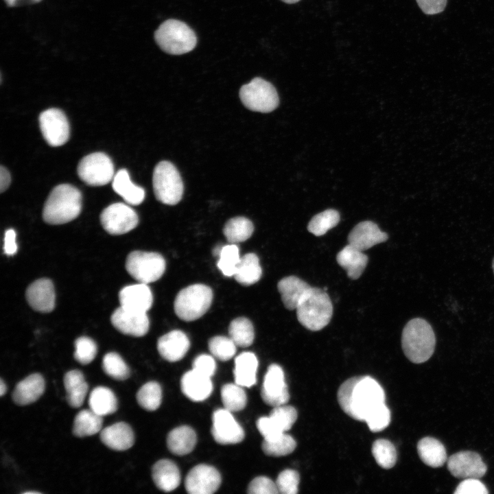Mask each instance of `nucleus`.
I'll return each mask as SVG.
<instances>
[{
  "label": "nucleus",
  "instance_id": "nucleus-1",
  "mask_svg": "<svg viewBox=\"0 0 494 494\" xmlns=\"http://www.w3.org/2000/svg\"><path fill=\"white\" fill-rule=\"evenodd\" d=\"M337 398L341 409L348 416L357 421H364L372 409L385 402V392L373 377L356 376L340 385Z\"/></svg>",
  "mask_w": 494,
  "mask_h": 494
},
{
  "label": "nucleus",
  "instance_id": "nucleus-2",
  "mask_svg": "<svg viewBox=\"0 0 494 494\" xmlns=\"http://www.w3.org/2000/svg\"><path fill=\"white\" fill-rule=\"evenodd\" d=\"M82 194L69 184L55 187L49 195L43 210V218L50 224H62L73 220L81 212Z\"/></svg>",
  "mask_w": 494,
  "mask_h": 494
},
{
  "label": "nucleus",
  "instance_id": "nucleus-3",
  "mask_svg": "<svg viewBox=\"0 0 494 494\" xmlns=\"http://www.w3.org/2000/svg\"><path fill=\"white\" fill-rule=\"evenodd\" d=\"M436 337L431 325L424 319L410 320L404 327L401 346L406 357L421 364L428 360L434 351Z\"/></svg>",
  "mask_w": 494,
  "mask_h": 494
},
{
  "label": "nucleus",
  "instance_id": "nucleus-4",
  "mask_svg": "<svg viewBox=\"0 0 494 494\" xmlns=\"http://www.w3.org/2000/svg\"><path fill=\"white\" fill-rule=\"evenodd\" d=\"M298 322L309 330L316 331L325 327L333 314V305L325 290L311 287L296 307Z\"/></svg>",
  "mask_w": 494,
  "mask_h": 494
},
{
  "label": "nucleus",
  "instance_id": "nucleus-5",
  "mask_svg": "<svg viewBox=\"0 0 494 494\" xmlns=\"http://www.w3.org/2000/svg\"><path fill=\"white\" fill-rule=\"evenodd\" d=\"M155 41L165 52L180 55L193 50L197 43L194 32L183 21L168 19L154 33Z\"/></svg>",
  "mask_w": 494,
  "mask_h": 494
},
{
  "label": "nucleus",
  "instance_id": "nucleus-6",
  "mask_svg": "<svg viewBox=\"0 0 494 494\" xmlns=\"http://www.w3.org/2000/svg\"><path fill=\"white\" fill-rule=\"evenodd\" d=\"M213 300L211 289L203 284L191 285L181 290L174 301L177 316L185 321H193L202 316Z\"/></svg>",
  "mask_w": 494,
  "mask_h": 494
},
{
  "label": "nucleus",
  "instance_id": "nucleus-7",
  "mask_svg": "<svg viewBox=\"0 0 494 494\" xmlns=\"http://www.w3.org/2000/svg\"><path fill=\"white\" fill-rule=\"evenodd\" d=\"M152 184L155 196L162 203L174 205L182 199L183 183L178 169L172 163L164 161L156 165Z\"/></svg>",
  "mask_w": 494,
  "mask_h": 494
},
{
  "label": "nucleus",
  "instance_id": "nucleus-8",
  "mask_svg": "<svg viewBox=\"0 0 494 494\" xmlns=\"http://www.w3.org/2000/svg\"><path fill=\"white\" fill-rule=\"evenodd\" d=\"M239 97L246 108L260 113L272 112L279 103L274 86L261 78H255L243 85L239 90Z\"/></svg>",
  "mask_w": 494,
  "mask_h": 494
},
{
  "label": "nucleus",
  "instance_id": "nucleus-9",
  "mask_svg": "<svg viewBox=\"0 0 494 494\" xmlns=\"http://www.w3.org/2000/svg\"><path fill=\"white\" fill-rule=\"evenodd\" d=\"M126 268L139 283L148 284L162 277L165 270V261L157 252L135 250L128 255Z\"/></svg>",
  "mask_w": 494,
  "mask_h": 494
},
{
  "label": "nucleus",
  "instance_id": "nucleus-10",
  "mask_svg": "<svg viewBox=\"0 0 494 494\" xmlns=\"http://www.w3.org/2000/svg\"><path fill=\"white\" fill-rule=\"evenodd\" d=\"M80 178L91 186H102L113 180L114 165L110 158L103 152H95L82 158L78 163Z\"/></svg>",
  "mask_w": 494,
  "mask_h": 494
},
{
  "label": "nucleus",
  "instance_id": "nucleus-11",
  "mask_svg": "<svg viewBox=\"0 0 494 494\" xmlns=\"http://www.w3.org/2000/svg\"><path fill=\"white\" fill-rule=\"evenodd\" d=\"M104 230L111 235H122L134 229L138 224L137 213L130 206L114 203L105 208L100 215Z\"/></svg>",
  "mask_w": 494,
  "mask_h": 494
},
{
  "label": "nucleus",
  "instance_id": "nucleus-12",
  "mask_svg": "<svg viewBox=\"0 0 494 494\" xmlns=\"http://www.w3.org/2000/svg\"><path fill=\"white\" fill-rule=\"evenodd\" d=\"M296 419V410L284 404L273 407L268 416L259 418L257 427L263 438H272L290 430Z\"/></svg>",
  "mask_w": 494,
  "mask_h": 494
},
{
  "label": "nucleus",
  "instance_id": "nucleus-13",
  "mask_svg": "<svg viewBox=\"0 0 494 494\" xmlns=\"http://www.w3.org/2000/svg\"><path fill=\"white\" fill-rule=\"evenodd\" d=\"M39 124L42 134L53 147L64 144L69 138L70 129L64 113L58 108H49L40 114Z\"/></svg>",
  "mask_w": 494,
  "mask_h": 494
},
{
  "label": "nucleus",
  "instance_id": "nucleus-14",
  "mask_svg": "<svg viewBox=\"0 0 494 494\" xmlns=\"http://www.w3.org/2000/svg\"><path fill=\"white\" fill-rule=\"evenodd\" d=\"M263 401L276 407L286 404L290 399L288 388L282 368L276 364L270 365L266 373L261 390Z\"/></svg>",
  "mask_w": 494,
  "mask_h": 494
},
{
  "label": "nucleus",
  "instance_id": "nucleus-15",
  "mask_svg": "<svg viewBox=\"0 0 494 494\" xmlns=\"http://www.w3.org/2000/svg\"><path fill=\"white\" fill-rule=\"evenodd\" d=\"M211 434L222 445L236 444L244 438V431L234 419L231 412L224 408L216 410L212 416Z\"/></svg>",
  "mask_w": 494,
  "mask_h": 494
},
{
  "label": "nucleus",
  "instance_id": "nucleus-16",
  "mask_svg": "<svg viewBox=\"0 0 494 494\" xmlns=\"http://www.w3.org/2000/svg\"><path fill=\"white\" fill-rule=\"evenodd\" d=\"M221 484V476L213 467L200 464L193 467L185 480L186 491L190 494H211Z\"/></svg>",
  "mask_w": 494,
  "mask_h": 494
},
{
  "label": "nucleus",
  "instance_id": "nucleus-17",
  "mask_svg": "<svg viewBox=\"0 0 494 494\" xmlns=\"http://www.w3.org/2000/svg\"><path fill=\"white\" fill-rule=\"evenodd\" d=\"M447 469L458 478H480L487 467L481 456L475 452L463 451L451 455L447 460Z\"/></svg>",
  "mask_w": 494,
  "mask_h": 494
},
{
  "label": "nucleus",
  "instance_id": "nucleus-18",
  "mask_svg": "<svg viewBox=\"0 0 494 494\" xmlns=\"http://www.w3.org/2000/svg\"><path fill=\"white\" fill-rule=\"evenodd\" d=\"M146 313L120 306L112 314L110 320L113 325L121 333L141 337L149 330L150 322Z\"/></svg>",
  "mask_w": 494,
  "mask_h": 494
},
{
  "label": "nucleus",
  "instance_id": "nucleus-19",
  "mask_svg": "<svg viewBox=\"0 0 494 494\" xmlns=\"http://www.w3.org/2000/svg\"><path fill=\"white\" fill-rule=\"evenodd\" d=\"M25 296L28 304L36 311L47 313L54 308V287L49 279H40L31 283L26 290Z\"/></svg>",
  "mask_w": 494,
  "mask_h": 494
},
{
  "label": "nucleus",
  "instance_id": "nucleus-20",
  "mask_svg": "<svg viewBox=\"0 0 494 494\" xmlns=\"http://www.w3.org/2000/svg\"><path fill=\"white\" fill-rule=\"evenodd\" d=\"M388 239V234L382 232L378 226L371 221L360 222L351 231L348 236L349 244L362 251L384 242Z\"/></svg>",
  "mask_w": 494,
  "mask_h": 494
},
{
  "label": "nucleus",
  "instance_id": "nucleus-21",
  "mask_svg": "<svg viewBox=\"0 0 494 494\" xmlns=\"http://www.w3.org/2000/svg\"><path fill=\"white\" fill-rule=\"evenodd\" d=\"M120 306L137 311L147 312L153 296L148 284L139 283L123 287L119 294Z\"/></svg>",
  "mask_w": 494,
  "mask_h": 494
},
{
  "label": "nucleus",
  "instance_id": "nucleus-22",
  "mask_svg": "<svg viewBox=\"0 0 494 494\" xmlns=\"http://www.w3.org/2000/svg\"><path fill=\"white\" fill-rule=\"evenodd\" d=\"M189 346L188 337L179 330H174L163 335L157 342L159 354L169 362H177L183 359Z\"/></svg>",
  "mask_w": 494,
  "mask_h": 494
},
{
  "label": "nucleus",
  "instance_id": "nucleus-23",
  "mask_svg": "<svg viewBox=\"0 0 494 494\" xmlns=\"http://www.w3.org/2000/svg\"><path fill=\"white\" fill-rule=\"evenodd\" d=\"M101 441L115 451H125L132 447L134 435L132 427L125 422H117L100 432Z\"/></svg>",
  "mask_w": 494,
  "mask_h": 494
},
{
  "label": "nucleus",
  "instance_id": "nucleus-24",
  "mask_svg": "<svg viewBox=\"0 0 494 494\" xmlns=\"http://www.w3.org/2000/svg\"><path fill=\"white\" fill-rule=\"evenodd\" d=\"M45 383L40 373H33L20 381L12 392V399L19 405L31 404L43 394Z\"/></svg>",
  "mask_w": 494,
  "mask_h": 494
},
{
  "label": "nucleus",
  "instance_id": "nucleus-25",
  "mask_svg": "<svg viewBox=\"0 0 494 494\" xmlns=\"http://www.w3.org/2000/svg\"><path fill=\"white\" fill-rule=\"evenodd\" d=\"M180 387L183 394L193 401L205 400L213 390L211 377L193 369L183 375L180 381Z\"/></svg>",
  "mask_w": 494,
  "mask_h": 494
},
{
  "label": "nucleus",
  "instance_id": "nucleus-26",
  "mask_svg": "<svg viewBox=\"0 0 494 494\" xmlns=\"http://www.w3.org/2000/svg\"><path fill=\"white\" fill-rule=\"evenodd\" d=\"M277 287L285 307L293 310L311 287L297 277L289 276L281 279Z\"/></svg>",
  "mask_w": 494,
  "mask_h": 494
},
{
  "label": "nucleus",
  "instance_id": "nucleus-27",
  "mask_svg": "<svg viewBox=\"0 0 494 494\" xmlns=\"http://www.w3.org/2000/svg\"><path fill=\"white\" fill-rule=\"evenodd\" d=\"M152 477L157 488L165 492L176 489L180 482L178 467L168 459L160 460L153 465Z\"/></svg>",
  "mask_w": 494,
  "mask_h": 494
},
{
  "label": "nucleus",
  "instance_id": "nucleus-28",
  "mask_svg": "<svg viewBox=\"0 0 494 494\" xmlns=\"http://www.w3.org/2000/svg\"><path fill=\"white\" fill-rule=\"evenodd\" d=\"M336 261L350 279H357L366 268L368 258L363 251L349 244L338 253Z\"/></svg>",
  "mask_w": 494,
  "mask_h": 494
},
{
  "label": "nucleus",
  "instance_id": "nucleus-29",
  "mask_svg": "<svg viewBox=\"0 0 494 494\" xmlns=\"http://www.w3.org/2000/svg\"><path fill=\"white\" fill-rule=\"evenodd\" d=\"M66 399L72 408L80 407L86 398L89 386L82 371L71 370L64 376Z\"/></svg>",
  "mask_w": 494,
  "mask_h": 494
},
{
  "label": "nucleus",
  "instance_id": "nucleus-30",
  "mask_svg": "<svg viewBox=\"0 0 494 494\" xmlns=\"http://www.w3.org/2000/svg\"><path fill=\"white\" fill-rule=\"evenodd\" d=\"M112 186L113 190L129 204L139 205L144 200V189L130 180L126 169H120L115 174Z\"/></svg>",
  "mask_w": 494,
  "mask_h": 494
},
{
  "label": "nucleus",
  "instance_id": "nucleus-31",
  "mask_svg": "<svg viewBox=\"0 0 494 494\" xmlns=\"http://www.w3.org/2000/svg\"><path fill=\"white\" fill-rule=\"evenodd\" d=\"M256 355L251 352H244L235 359V382L242 387H251L256 383L258 367Z\"/></svg>",
  "mask_w": 494,
  "mask_h": 494
},
{
  "label": "nucleus",
  "instance_id": "nucleus-32",
  "mask_svg": "<svg viewBox=\"0 0 494 494\" xmlns=\"http://www.w3.org/2000/svg\"><path fill=\"white\" fill-rule=\"evenodd\" d=\"M197 441L195 431L189 426L182 425L173 429L167 435V445L169 450L176 455L189 454Z\"/></svg>",
  "mask_w": 494,
  "mask_h": 494
},
{
  "label": "nucleus",
  "instance_id": "nucleus-33",
  "mask_svg": "<svg viewBox=\"0 0 494 494\" xmlns=\"http://www.w3.org/2000/svg\"><path fill=\"white\" fill-rule=\"evenodd\" d=\"M417 451L421 460L431 467H440L447 459L443 443L432 437L421 438L417 444Z\"/></svg>",
  "mask_w": 494,
  "mask_h": 494
},
{
  "label": "nucleus",
  "instance_id": "nucleus-34",
  "mask_svg": "<svg viewBox=\"0 0 494 494\" xmlns=\"http://www.w3.org/2000/svg\"><path fill=\"white\" fill-rule=\"evenodd\" d=\"M89 408L97 414L104 416L115 412L117 399L114 392L105 386H97L92 390L89 397Z\"/></svg>",
  "mask_w": 494,
  "mask_h": 494
},
{
  "label": "nucleus",
  "instance_id": "nucleus-35",
  "mask_svg": "<svg viewBox=\"0 0 494 494\" xmlns=\"http://www.w3.org/2000/svg\"><path fill=\"white\" fill-rule=\"evenodd\" d=\"M103 416L90 408L84 409L75 415L72 432L74 436L80 438L92 436L101 432Z\"/></svg>",
  "mask_w": 494,
  "mask_h": 494
},
{
  "label": "nucleus",
  "instance_id": "nucleus-36",
  "mask_svg": "<svg viewBox=\"0 0 494 494\" xmlns=\"http://www.w3.org/2000/svg\"><path fill=\"white\" fill-rule=\"evenodd\" d=\"M262 274L258 257L254 253H248L241 257L234 277L240 284L250 285L257 283Z\"/></svg>",
  "mask_w": 494,
  "mask_h": 494
},
{
  "label": "nucleus",
  "instance_id": "nucleus-37",
  "mask_svg": "<svg viewBox=\"0 0 494 494\" xmlns=\"http://www.w3.org/2000/svg\"><path fill=\"white\" fill-rule=\"evenodd\" d=\"M253 230V224L248 219L244 217H235L226 223L223 233L231 244H236L248 239L252 234Z\"/></svg>",
  "mask_w": 494,
  "mask_h": 494
},
{
  "label": "nucleus",
  "instance_id": "nucleus-38",
  "mask_svg": "<svg viewBox=\"0 0 494 494\" xmlns=\"http://www.w3.org/2000/svg\"><path fill=\"white\" fill-rule=\"evenodd\" d=\"M228 333L235 344L240 347L249 346L255 338L252 324L244 317L237 318L230 323Z\"/></svg>",
  "mask_w": 494,
  "mask_h": 494
},
{
  "label": "nucleus",
  "instance_id": "nucleus-39",
  "mask_svg": "<svg viewBox=\"0 0 494 494\" xmlns=\"http://www.w3.org/2000/svg\"><path fill=\"white\" fill-rule=\"evenodd\" d=\"M222 401L225 409L230 412L243 410L247 403V397L242 386L235 384H226L221 389Z\"/></svg>",
  "mask_w": 494,
  "mask_h": 494
},
{
  "label": "nucleus",
  "instance_id": "nucleus-40",
  "mask_svg": "<svg viewBox=\"0 0 494 494\" xmlns=\"http://www.w3.org/2000/svg\"><path fill=\"white\" fill-rule=\"evenodd\" d=\"M296 443L290 435L283 433L272 438L265 439L261 444L263 451L268 456L280 457L291 454Z\"/></svg>",
  "mask_w": 494,
  "mask_h": 494
},
{
  "label": "nucleus",
  "instance_id": "nucleus-41",
  "mask_svg": "<svg viewBox=\"0 0 494 494\" xmlns=\"http://www.w3.org/2000/svg\"><path fill=\"white\" fill-rule=\"evenodd\" d=\"M137 400L139 405L148 411L156 410L161 405L162 389L156 381H148L143 384L137 393Z\"/></svg>",
  "mask_w": 494,
  "mask_h": 494
},
{
  "label": "nucleus",
  "instance_id": "nucleus-42",
  "mask_svg": "<svg viewBox=\"0 0 494 494\" xmlns=\"http://www.w3.org/2000/svg\"><path fill=\"white\" fill-rule=\"evenodd\" d=\"M340 222V214L334 209H327L315 215L307 225L309 232L316 236L325 235Z\"/></svg>",
  "mask_w": 494,
  "mask_h": 494
},
{
  "label": "nucleus",
  "instance_id": "nucleus-43",
  "mask_svg": "<svg viewBox=\"0 0 494 494\" xmlns=\"http://www.w3.org/2000/svg\"><path fill=\"white\" fill-rule=\"evenodd\" d=\"M104 373L114 379L124 381L130 375V370L123 358L117 353H106L102 360Z\"/></svg>",
  "mask_w": 494,
  "mask_h": 494
},
{
  "label": "nucleus",
  "instance_id": "nucleus-44",
  "mask_svg": "<svg viewBox=\"0 0 494 494\" xmlns=\"http://www.w3.org/2000/svg\"><path fill=\"white\" fill-rule=\"evenodd\" d=\"M372 454L377 463L382 468H392L397 461V451L394 445L386 439H378L372 446Z\"/></svg>",
  "mask_w": 494,
  "mask_h": 494
},
{
  "label": "nucleus",
  "instance_id": "nucleus-45",
  "mask_svg": "<svg viewBox=\"0 0 494 494\" xmlns=\"http://www.w3.org/2000/svg\"><path fill=\"white\" fill-rule=\"evenodd\" d=\"M239 249L235 244L224 246L217 261V267L226 277L234 276L240 261Z\"/></svg>",
  "mask_w": 494,
  "mask_h": 494
},
{
  "label": "nucleus",
  "instance_id": "nucleus-46",
  "mask_svg": "<svg viewBox=\"0 0 494 494\" xmlns=\"http://www.w3.org/2000/svg\"><path fill=\"white\" fill-rule=\"evenodd\" d=\"M236 346L230 337L215 336L209 342V349L212 355L222 361H227L234 356Z\"/></svg>",
  "mask_w": 494,
  "mask_h": 494
},
{
  "label": "nucleus",
  "instance_id": "nucleus-47",
  "mask_svg": "<svg viewBox=\"0 0 494 494\" xmlns=\"http://www.w3.org/2000/svg\"><path fill=\"white\" fill-rule=\"evenodd\" d=\"M364 421L371 432H377L384 430L390 422V411L385 402L372 409L366 416Z\"/></svg>",
  "mask_w": 494,
  "mask_h": 494
},
{
  "label": "nucleus",
  "instance_id": "nucleus-48",
  "mask_svg": "<svg viewBox=\"0 0 494 494\" xmlns=\"http://www.w3.org/2000/svg\"><path fill=\"white\" fill-rule=\"evenodd\" d=\"M74 358L82 365L90 364L95 357L97 347L91 338L82 336L75 340Z\"/></svg>",
  "mask_w": 494,
  "mask_h": 494
},
{
  "label": "nucleus",
  "instance_id": "nucleus-49",
  "mask_svg": "<svg viewBox=\"0 0 494 494\" xmlns=\"http://www.w3.org/2000/svg\"><path fill=\"white\" fill-rule=\"evenodd\" d=\"M299 474L293 469H285L281 471L276 480L279 493L281 494H296L298 492Z\"/></svg>",
  "mask_w": 494,
  "mask_h": 494
},
{
  "label": "nucleus",
  "instance_id": "nucleus-50",
  "mask_svg": "<svg viewBox=\"0 0 494 494\" xmlns=\"http://www.w3.org/2000/svg\"><path fill=\"white\" fill-rule=\"evenodd\" d=\"M248 493L250 494H277L279 493L276 483L265 476H259L253 479L248 486Z\"/></svg>",
  "mask_w": 494,
  "mask_h": 494
},
{
  "label": "nucleus",
  "instance_id": "nucleus-51",
  "mask_svg": "<svg viewBox=\"0 0 494 494\" xmlns=\"http://www.w3.org/2000/svg\"><path fill=\"white\" fill-rule=\"evenodd\" d=\"M485 485L478 478L464 479L457 486L454 494H486Z\"/></svg>",
  "mask_w": 494,
  "mask_h": 494
},
{
  "label": "nucleus",
  "instance_id": "nucleus-52",
  "mask_svg": "<svg viewBox=\"0 0 494 494\" xmlns=\"http://www.w3.org/2000/svg\"><path fill=\"white\" fill-rule=\"evenodd\" d=\"M192 367L198 373L211 377L215 373L216 364L212 356L202 354L195 358Z\"/></svg>",
  "mask_w": 494,
  "mask_h": 494
},
{
  "label": "nucleus",
  "instance_id": "nucleus-53",
  "mask_svg": "<svg viewBox=\"0 0 494 494\" xmlns=\"http://www.w3.org/2000/svg\"><path fill=\"white\" fill-rule=\"evenodd\" d=\"M416 2L424 13L435 14L445 9L447 0H416Z\"/></svg>",
  "mask_w": 494,
  "mask_h": 494
},
{
  "label": "nucleus",
  "instance_id": "nucleus-54",
  "mask_svg": "<svg viewBox=\"0 0 494 494\" xmlns=\"http://www.w3.org/2000/svg\"><path fill=\"white\" fill-rule=\"evenodd\" d=\"M3 250L5 255L8 256L14 255L17 251V244L16 242V233L14 229H8L4 235Z\"/></svg>",
  "mask_w": 494,
  "mask_h": 494
},
{
  "label": "nucleus",
  "instance_id": "nucleus-55",
  "mask_svg": "<svg viewBox=\"0 0 494 494\" xmlns=\"http://www.w3.org/2000/svg\"><path fill=\"white\" fill-rule=\"evenodd\" d=\"M11 182L10 174L3 166L0 168V191L2 193L9 187Z\"/></svg>",
  "mask_w": 494,
  "mask_h": 494
},
{
  "label": "nucleus",
  "instance_id": "nucleus-56",
  "mask_svg": "<svg viewBox=\"0 0 494 494\" xmlns=\"http://www.w3.org/2000/svg\"><path fill=\"white\" fill-rule=\"evenodd\" d=\"M9 6H16L22 3H34L39 2L40 0H4Z\"/></svg>",
  "mask_w": 494,
  "mask_h": 494
},
{
  "label": "nucleus",
  "instance_id": "nucleus-57",
  "mask_svg": "<svg viewBox=\"0 0 494 494\" xmlns=\"http://www.w3.org/2000/svg\"><path fill=\"white\" fill-rule=\"evenodd\" d=\"M7 391V386L3 379H0V395L2 397Z\"/></svg>",
  "mask_w": 494,
  "mask_h": 494
},
{
  "label": "nucleus",
  "instance_id": "nucleus-58",
  "mask_svg": "<svg viewBox=\"0 0 494 494\" xmlns=\"http://www.w3.org/2000/svg\"><path fill=\"white\" fill-rule=\"evenodd\" d=\"M282 1L287 3H294L298 2L299 0H282Z\"/></svg>",
  "mask_w": 494,
  "mask_h": 494
},
{
  "label": "nucleus",
  "instance_id": "nucleus-59",
  "mask_svg": "<svg viewBox=\"0 0 494 494\" xmlns=\"http://www.w3.org/2000/svg\"><path fill=\"white\" fill-rule=\"evenodd\" d=\"M24 493H25V494H30V493L34 494V493H40V492H38V491H26V492H25Z\"/></svg>",
  "mask_w": 494,
  "mask_h": 494
},
{
  "label": "nucleus",
  "instance_id": "nucleus-60",
  "mask_svg": "<svg viewBox=\"0 0 494 494\" xmlns=\"http://www.w3.org/2000/svg\"><path fill=\"white\" fill-rule=\"evenodd\" d=\"M492 266H493V272H494V258H493V259Z\"/></svg>",
  "mask_w": 494,
  "mask_h": 494
}]
</instances>
